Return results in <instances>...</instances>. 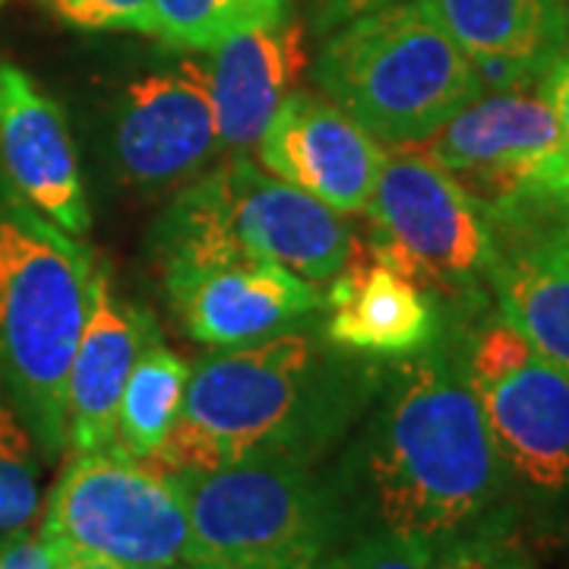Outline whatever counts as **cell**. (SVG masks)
Returning a JSON list of instances; mask_svg holds the SVG:
<instances>
[{
  "label": "cell",
  "mask_w": 569,
  "mask_h": 569,
  "mask_svg": "<svg viewBox=\"0 0 569 569\" xmlns=\"http://www.w3.org/2000/svg\"><path fill=\"white\" fill-rule=\"evenodd\" d=\"M383 3H392V0H310V32L323 39L336 26Z\"/></svg>",
  "instance_id": "f1b7e54d"
},
{
  "label": "cell",
  "mask_w": 569,
  "mask_h": 569,
  "mask_svg": "<svg viewBox=\"0 0 569 569\" xmlns=\"http://www.w3.org/2000/svg\"><path fill=\"white\" fill-rule=\"evenodd\" d=\"M51 569H137L114 563V560H104V557H89V553H61V557H51Z\"/></svg>",
  "instance_id": "f546056e"
},
{
  "label": "cell",
  "mask_w": 569,
  "mask_h": 569,
  "mask_svg": "<svg viewBox=\"0 0 569 569\" xmlns=\"http://www.w3.org/2000/svg\"><path fill=\"white\" fill-rule=\"evenodd\" d=\"M351 437L332 466L351 538L387 529L440 548L512 509L485 411L447 332L425 351L389 361Z\"/></svg>",
  "instance_id": "6da1fadb"
},
{
  "label": "cell",
  "mask_w": 569,
  "mask_h": 569,
  "mask_svg": "<svg viewBox=\"0 0 569 569\" xmlns=\"http://www.w3.org/2000/svg\"><path fill=\"white\" fill-rule=\"evenodd\" d=\"M320 329L329 342L377 361L411 358L443 332V313L402 272L361 250L326 284Z\"/></svg>",
  "instance_id": "2e32d148"
},
{
  "label": "cell",
  "mask_w": 569,
  "mask_h": 569,
  "mask_svg": "<svg viewBox=\"0 0 569 569\" xmlns=\"http://www.w3.org/2000/svg\"><path fill=\"white\" fill-rule=\"evenodd\" d=\"M466 187L481 209L569 181V159L548 99L529 92H481L418 146Z\"/></svg>",
  "instance_id": "30bf717a"
},
{
  "label": "cell",
  "mask_w": 569,
  "mask_h": 569,
  "mask_svg": "<svg viewBox=\"0 0 569 569\" xmlns=\"http://www.w3.org/2000/svg\"><path fill=\"white\" fill-rule=\"evenodd\" d=\"M187 377H190V367L183 365L181 355H174L162 339L142 348L123 383L111 449H118L137 462H149L181 415Z\"/></svg>",
  "instance_id": "ffe728a7"
},
{
  "label": "cell",
  "mask_w": 569,
  "mask_h": 569,
  "mask_svg": "<svg viewBox=\"0 0 569 569\" xmlns=\"http://www.w3.org/2000/svg\"><path fill=\"white\" fill-rule=\"evenodd\" d=\"M365 247L430 295L443 320L493 305L490 222L478 200L418 149H396L367 200Z\"/></svg>",
  "instance_id": "52a82bcc"
},
{
  "label": "cell",
  "mask_w": 569,
  "mask_h": 569,
  "mask_svg": "<svg viewBox=\"0 0 569 569\" xmlns=\"http://www.w3.org/2000/svg\"><path fill=\"white\" fill-rule=\"evenodd\" d=\"M102 174L133 193H168L219 156V123L206 63L168 58L123 73L96 102Z\"/></svg>",
  "instance_id": "9c48e42d"
},
{
  "label": "cell",
  "mask_w": 569,
  "mask_h": 569,
  "mask_svg": "<svg viewBox=\"0 0 569 569\" xmlns=\"http://www.w3.org/2000/svg\"><path fill=\"white\" fill-rule=\"evenodd\" d=\"M485 216L493 234L548 247L569 260V181L485 209Z\"/></svg>",
  "instance_id": "cb8c5ba5"
},
{
  "label": "cell",
  "mask_w": 569,
  "mask_h": 569,
  "mask_svg": "<svg viewBox=\"0 0 569 569\" xmlns=\"http://www.w3.org/2000/svg\"><path fill=\"white\" fill-rule=\"evenodd\" d=\"M519 526L522 522L512 509L500 512L443 541L433 550L430 569H538Z\"/></svg>",
  "instance_id": "603a6c76"
},
{
  "label": "cell",
  "mask_w": 569,
  "mask_h": 569,
  "mask_svg": "<svg viewBox=\"0 0 569 569\" xmlns=\"http://www.w3.org/2000/svg\"><path fill=\"white\" fill-rule=\"evenodd\" d=\"M0 569H51V553L29 529L10 531L0 545Z\"/></svg>",
  "instance_id": "4316f807"
},
{
  "label": "cell",
  "mask_w": 569,
  "mask_h": 569,
  "mask_svg": "<svg viewBox=\"0 0 569 569\" xmlns=\"http://www.w3.org/2000/svg\"><path fill=\"white\" fill-rule=\"evenodd\" d=\"M99 263L0 174V392L44 462L67 447V373Z\"/></svg>",
  "instance_id": "3957f363"
},
{
  "label": "cell",
  "mask_w": 569,
  "mask_h": 569,
  "mask_svg": "<svg viewBox=\"0 0 569 569\" xmlns=\"http://www.w3.org/2000/svg\"><path fill=\"white\" fill-rule=\"evenodd\" d=\"M187 507L193 569H317L348 545V507L336 468L238 462L174 471Z\"/></svg>",
  "instance_id": "5b68a950"
},
{
  "label": "cell",
  "mask_w": 569,
  "mask_h": 569,
  "mask_svg": "<svg viewBox=\"0 0 569 569\" xmlns=\"http://www.w3.org/2000/svg\"><path fill=\"white\" fill-rule=\"evenodd\" d=\"M183 332L209 348H238L323 317V288L263 257H231L162 276Z\"/></svg>",
  "instance_id": "7c38bea8"
},
{
  "label": "cell",
  "mask_w": 569,
  "mask_h": 569,
  "mask_svg": "<svg viewBox=\"0 0 569 569\" xmlns=\"http://www.w3.org/2000/svg\"><path fill=\"white\" fill-rule=\"evenodd\" d=\"M159 39L174 51H212L234 32L291 20V0H152Z\"/></svg>",
  "instance_id": "44dd1931"
},
{
  "label": "cell",
  "mask_w": 569,
  "mask_h": 569,
  "mask_svg": "<svg viewBox=\"0 0 569 569\" xmlns=\"http://www.w3.org/2000/svg\"><path fill=\"white\" fill-rule=\"evenodd\" d=\"M433 545L411 535H396L387 529H367L348 541L351 569H430Z\"/></svg>",
  "instance_id": "484cf974"
},
{
  "label": "cell",
  "mask_w": 569,
  "mask_h": 569,
  "mask_svg": "<svg viewBox=\"0 0 569 569\" xmlns=\"http://www.w3.org/2000/svg\"><path fill=\"white\" fill-rule=\"evenodd\" d=\"M0 174L67 234L89 231L92 212L70 123L61 104L13 63H0Z\"/></svg>",
  "instance_id": "5bb4252c"
},
{
  "label": "cell",
  "mask_w": 569,
  "mask_h": 569,
  "mask_svg": "<svg viewBox=\"0 0 569 569\" xmlns=\"http://www.w3.org/2000/svg\"><path fill=\"white\" fill-rule=\"evenodd\" d=\"M545 99H548L550 111L557 118V127H560V140H563V149H567L569 159V48L553 61V67L548 70V77L541 80V89H538Z\"/></svg>",
  "instance_id": "83f0119b"
},
{
  "label": "cell",
  "mask_w": 569,
  "mask_h": 569,
  "mask_svg": "<svg viewBox=\"0 0 569 569\" xmlns=\"http://www.w3.org/2000/svg\"><path fill=\"white\" fill-rule=\"evenodd\" d=\"M162 339L146 307L127 301L99 266L92 307L67 373V452L108 449L123 383L149 342Z\"/></svg>",
  "instance_id": "9a60e30c"
},
{
  "label": "cell",
  "mask_w": 569,
  "mask_h": 569,
  "mask_svg": "<svg viewBox=\"0 0 569 569\" xmlns=\"http://www.w3.org/2000/svg\"><path fill=\"white\" fill-rule=\"evenodd\" d=\"M257 159L269 174L339 216H358L367 209L387 149L326 96L295 89L266 123Z\"/></svg>",
  "instance_id": "4fadbf2b"
},
{
  "label": "cell",
  "mask_w": 569,
  "mask_h": 569,
  "mask_svg": "<svg viewBox=\"0 0 569 569\" xmlns=\"http://www.w3.org/2000/svg\"><path fill=\"white\" fill-rule=\"evenodd\" d=\"M41 459L32 433L0 392V535L29 529L39 512Z\"/></svg>",
  "instance_id": "7402d4cb"
},
{
  "label": "cell",
  "mask_w": 569,
  "mask_h": 569,
  "mask_svg": "<svg viewBox=\"0 0 569 569\" xmlns=\"http://www.w3.org/2000/svg\"><path fill=\"white\" fill-rule=\"evenodd\" d=\"M307 70L305 26L295 20L253 26L212 48L206 63L219 123V152L241 156L257 146L279 104Z\"/></svg>",
  "instance_id": "ac0fdd59"
},
{
  "label": "cell",
  "mask_w": 569,
  "mask_h": 569,
  "mask_svg": "<svg viewBox=\"0 0 569 569\" xmlns=\"http://www.w3.org/2000/svg\"><path fill=\"white\" fill-rule=\"evenodd\" d=\"M485 92L541 89L569 48V0H430Z\"/></svg>",
  "instance_id": "e0dca14e"
},
{
  "label": "cell",
  "mask_w": 569,
  "mask_h": 569,
  "mask_svg": "<svg viewBox=\"0 0 569 569\" xmlns=\"http://www.w3.org/2000/svg\"><path fill=\"white\" fill-rule=\"evenodd\" d=\"M317 569H351L348 567V553L346 550H336V553H329Z\"/></svg>",
  "instance_id": "4dcf8cb0"
},
{
  "label": "cell",
  "mask_w": 569,
  "mask_h": 569,
  "mask_svg": "<svg viewBox=\"0 0 569 569\" xmlns=\"http://www.w3.org/2000/svg\"><path fill=\"white\" fill-rule=\"evenodd\" d=\"M222 219L241 250L291 269L313 284H329L361 250L346 216L310 193L234 156L209 171Z\"/></svg>",
  "instance_id": "8fae6325"
},
{
  "label": "cell",
  "mask_w": 569,
  "mask_h": 569,
  "mask_svg": "<svg viewBox=\"0 0 569 569\" xmlns=\"http://www.w3.org/2000/svg\"><path fill=\"white\" fill-rule=\"evenodd\" d=\"M39 541L51 557L89 553L168 569L183 560L190 526L171 475L108 447L70 452L44 500Z\"/></svg>",
  "instance_id": "ba28073f"
},
{
  "label": "cell",
  "mask_w": 569,
  "mask_h": 569,
  "mask_svg": "<svg viewBox=\"0 0 569 569\" xmlns=\"http://www.w3.org/2000/svg\"><path fill=\"white\" fill-rule=\"evenodd\" d=\"M488 288L497 313L569 377V260L548 247L493 234Z\"/></svg>",
  "instance_id": "d6986e66"
},
{
  "label": "cell",
  "mask_w": 569,
  "mask_h": 569,
  "mask_svg": "<svg viewBox=\"0 0 569 569\" xmlns=\"http://www.w3.org/2000/svg\"><path fill=\"white\" fill-rule=\"evenodd\" d=\"M73 29L86 32H137L159 39L152 0H36Z\"/></svg>",
  "instance_id": "d4e9b609"
},
{
  "label": "cell",
  "mask_w": 569,
  "mask_h": 569,
  "mask_svg": "<svg viewBox=\"0 0 569 569\" xmlns=\"http://www.w3.org/2000/svg\"><path fill=\"white\" fill-rule=\"evenodd\" d=\"M443 332L481 402L519 522L569 529V377L493 305L443 320Z\"/></svg>",
  "instance_id": "8992f818"
},
{
  "label": "cell",
  "mask_w": 569,
  "mask_h": 569,
  "mask_svg": "<svg viewBox=\"0 0 569 569\" xmlns=\"http://www.w3.org/2000/svg\"><path fill=\"white\" fill-rule=\"evenodd\" d=\"M168 569H193V567H190V563H183V560H181V563H174V567H168Z\"/></svg>",
  "instance_id": "1f68e13d"
},
{
  "label": "cell",
  "mask_w": 569,
  "mask_h": 569,
  "mask_svg": "<svg viewBox=\"0 0 569 569\" xmlns=\"http://www.w3.org/2000/svg\"><path fill=\"white\" fill-rule=\"evenodd\" d=\"M389 361L295 326L190 367L181 415L149 466L164 475L238 462L320 466L361 425Z\"/></svg>",
  "instance_id": "7a4b0ae2"
},
{
  "label": "cell",
  "mask_w": 569,
  "mask_h": 569,
  "mask_svg": "<svg viewBox=\"0 0 569 569\" xmlns=\"http://www.w3.org/2000/svg\"><path fill=\"white\" fill-rule=\"evenodd\" d=\"M310 73L320 96L392 149L425 142L485 92L430 0H392L336 26Z\"/></svg>",
  "instance_id": "277c9868"
}]
</instances>
